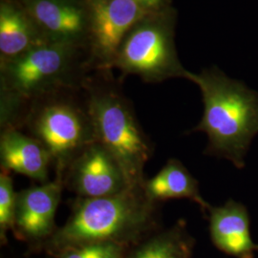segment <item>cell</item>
<instances>
[{"mask_svg":"<svg viewBox=\"0 0 258 258\" xmlns=\"http://www.w3.org/2000/svg\"><path fill=\"white\" fill-rule=\"evenodd\" d=\"M210 233L214 246L237 258H253L258 245L250 235V220L246 206L229 200L208 212Z\"/></svg>","mask_w":258,"mask_h":258,"instance_id":"11","label":"cell"},{"mask_svg":"<svg viewBox=\"0 0 258 258\" xmlns=\"http://www.w3.org/2000/svg\"><path fill=\"white\" fill-rule=\"evenodd\" d=\"M1 170L16 172L41 184L48 182L52 158L39 141L15 127L1 129Z\"/></svg>","mask_w":258,"mask_h":258,"instance_id":"12","label":"cell"},{"mask_svg":"<svg viewBox=\"0 0 258 258\" xmlns=\"http://www.w3.org/2000/svg\"><path fill=\"white\" fill-rule=\"evenodd\" d=\"M194 240L184 220L165 231L152 232L132 246L124 258H190Z\"/></svg>","mask_w":258,"mask_h":258,"instance_id":"15","label":"cell"},{"mask_svg":"<svg viewBox=\"0 0 258 258\" xmlns=\"http://www.w3.org/2000/svg\"><path fill=\"white\" fill-rule=\"evenodd\" d=\"M97 140L119 162L130 187L145 181L144 169L153 146L142 128L132 103L111 70L93 71L83 85Z\"/></svg>","mask_w":258,"mask_h":258,"instance_id":"4","label":"cell"},{"mask_svg":"<svg viewBox=\"0 0 258 258\" xmlns=\"http://www.w3.org/2000/svg\"><path fill=\"white\" fill-rule=\"evenodd\" d=\"M17 195L10 172L0 174V238L6 242L7 232L14 230L17 209Z\"/></svg>","mask_w":258,"mask_h":258,"instance_id":"16","label":"cell"},{"mask_svg":"<svg viewBox=\"0 0 258 258\" xmlns=\"http://www.w3.org/2000/svg\"><path fill=\"white\" fill-rule=\"evenodd\" d=\"M71 210L64 225L40 247L48 254L98 242L130 248L158 227V204L148 199L142 185L104 197H78Z\"/></svg>","mask_w":258,"mask_h":258,"instance_id":"2","label":"cell"},{"mask_svg":"<svg viewBox=\"0 0 258 258\" xmlns=\"http://www.w3.org/2000/svg\"><path fill=\"white\" fill-rule=\"evenodd\" d=\"M142 187L148 199L159 204L170 199H188L197 204L205 215L211 209L200 192L199 183L183 163L169 159L156 175L145 179Z\"/></svg>","mask_w":258,"mask_h":258,"instance_id":"14","label":"cell"},{"mask_svg":"<svg viewBox=\"0 0 258 258\" xmlns=\"http://www.w3.org/2000/svg\"><path fill=\"white\" fill-rule=\"evenodd\" d=\"M129 247L114 242H98L64 249L55 258H124Z\"/></svg>","mask_w":258,"mask_h":258,"instance_id":"17","label":"cell"},{"mask_svg":"<svg viewBox=\"0 0 258 258\" xmlns=\"http://www.w3.org/2000/svg\"><path fill=\"white\" fill-rule=\"evenodd\" d=\"M63 183L79 198L109 196L130 187L117 159L99 142L75 158L65 171Z\"/></svg>","mask_w":258,"mask_h":258,"instance_id":"8","label":"cell"},{"mask_svg":"<svg viewBox=\"0 0 258 258\" xmlns=\"http://www.w3.org/2000/svg\"><path fill=\"white\" fill-rule=\"evenodd\" d=\"M177 13L172 7L148 13L131 27L120 43L112 69L121 78L137 76L148 83L186 79L175 47Z\"/></svg>","mask_w":258,"mask_h":258,"instance_id":"6","label":"cell"},{"mask_svg":"<svg viewBox=\"0 0 258 258\" xmlns=\"http://www.w3.org/2000/svg\"><path fill=\"white\" fill-rule=\"evenodd\" d=\"M89 8L87 55L93 71L111 70L122 39L148 11L132 0H86Z\"/></svg>","mask_w":258,"mask_h":258,"instance_id":"7","label":"cell"},{"mask_svg":"<svg viewBox=\"0 0 258 258\" xmlns=\"http://www.w3.org/2000/svg\"><path fill=\"white\" fill-rule=\"evenodd\" d=\"M137 3L142 8L148 11L149 13L152 12H160L172 7L171 0H132Z\"/></svg>","mask_w":258,"mask_h":258,"instance_id":"18","label":"cell"},{"mask_svg":"<svg viewBox=\"0 0 258 258\" xmlns=\"http://www.w3.org/2000/svg\"><path fill=\"white\" fill-rule=\"evenodd\" d=\"M22 128L46 148L55 176L62 179L75 158L98 142L83 88L53 93L33 102Z\"/></svg>","mask_w":258,"mask_h":258,"instance_id":"5","label":"cell"},{"mask_svg":"<svg viewBox=\"0 0 258 258\" xmlns=\"http://www.w3.org/2000/svg\"><path fill=\"white\" fill-rule=\"evenodd\" d=\"M93 70L87 52L47 42L0 62V126L21 129L30 105L67 89H82Z\"/></svg>","mask_w":258,"mask_h":258,"instance_id":"1","label":"cell"},{"mask_svg":"<svg viewBox=\"0 0 258 258\" xmlns=\"http://www.w3.org/2000/svg\"><path fill=\"white\" fill-rule=\"evenodd\" d=\"M49 42L19 0H0V62Z\"/></svg>","mask_w":258,"mask_h":258,"instance_id":"13","label":"cell"},{"mask_svg":"<svg viewBox=\"0 0 258 258\" xmlns=\"http://www.w3.org/2000/svg\"><path fill=\"white\" fill-rule=\"evenodd\" d=\"M19 1L49 42L79 47L86 51L89 32V8L86 0Z\"/></svg>","mask_w":258,"mask_h":258,"instance_id":"9","label":"cell"},{"mask_svg":"<svg viewBox=\"0 0 258 258\" xmlns=\"http://www.w3.org/2000/svg\"><path fill=\"white\" fill-rule=\"evenodd\" d=\"M185 80L202 94L203 115L194 131L207 135V153L244 168L258 134V93L213 66L199 73L188 71Z\"/></svg>","mask_w":258,"mask_h":258,"instance_id":"3","label":"cell"},{"mask_svg":"<svg viewBox=\"0 0 258 258\" xmlns=\"http://www.w3.org/2000/svg\"><path fill=\"white\" fill-rule=\"evenodd\" d=\"M64 187L63 179L31 186L18 192L14 233L18 239L41 247L56 230L55 212Z\"/></svg>","mask_w":258,"mask_h":258,"instance_id":"10","label":"cell"}]
</instances>
